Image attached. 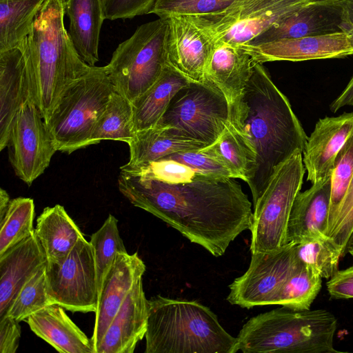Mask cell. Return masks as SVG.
Masks as SVG:
<instances>
[{
  "instance_id": "e0dca14e",
  "label": "cell",
  "mask_w": 353,
  "mask_h": 353,
  "mask_svg": "<svg viewBox=\"0 0 353 353\" xmlns=\"http://www.w3.org/2000/svg\"><path fill=\"white\" fill-rule=\"evenodd\" d=\"M145 265L137 252H119L104 280L95 312V323L91 341L97 350L112 319L128 294L142 279Z\"/></svg>"
},
{
  "instance_id": "ba28073f",
  "label": "cell",
  "mask_w": 353,
  "mask_h": 353,
  "mask_svg": "<svg viewBox=\"0 0 353 353\" xmlns=\"http://www.w3.org/2000/svg\"><path fill=\"white\" fill-rule=\"evenodd\" d=\"M305 172L299 150L276 169L254 207L250 230L251 253L272 252L288 244L289 217L294 199L301 189Z\"/></svg>"
},
{
  "instance_id": "ac0fdd59",
  "label": "cell",
  "mask_w": 353,
  "mask_h": 353,
  "mask_svg": "<svg viewBox=\"0 0 353 353\" xmlns=\"http://www.w3.org/2000/svg\"><path fill=\"white\" fill-rule=\"evenodd\" d=\"M353 132V112L319 119L303 152L307 180L312 184L331 176L336 157Z\"/></svg>"
},
{
  "instance_id": "9c48e42d",
  "label": "cell",
  "mask_w": 353,
  "mask_h": 353,
  "mask_svg": "<svg viewBox=\"0 0 353 353\" xmlns=\"http://www.w3.org/2000/svg\"><path fill=\"white\" fill-rule=\"evenodd\" d=\"M229 121L230 106L223 93L206 81H191L173 97L157 125L209 145Z\"/></svg>"
},
{
  "instance_id": "277c9868",
  "label": "cell",
  "mask_w": 353,
  "mask_h": 353,
  "mask_svg": "<svg viewBox=\"0 0 353 353\" xmlns=\"http://www.w3.org/2000/svg\"><path fill=\"white\" fill-rule=\"evenodd\" d=\"M145 353H236V337L195 301L157 295L148 300Z\"/></svg>"
},
{
  "instance_id": "d6986e66",
  "label": "cell",
  "mask_w": 353,
  "mask_h": 353,
  "mask_svg": "<svg viewBox=\"0 0 353 353\" xmlns=\"http://www.w3.org/2000/svg\"><path fill=\"white\" fill-rule=\"evenodd\" d=\"M32 90L21 46L0 52V150L7 147L10 128Z\"/></svg>"
},
{
  "instance_id": "74e56055",
  "label": "cell",
  "mask_w": 353,
  "mask_h": 353,
  "mask_svg": "<svg viewBox=\"0 0 353 353\" xmlns=\"http://www.w3.org/2000/svg\"><path fill=\"white\" fill-rule=\"evenodd\" d=\"M235 0H156L150 13L160 18L204 16L220 12Z\"/></svg>"
},
{
  "instance_id": "d6a6232c",
  "label": "cell",
  "mask_w": 353,
  "mask_h": 353,
  "mask_svg": "<svg viewBox=\"0 0 353 353\" xmlns=\"http://www.w3.org/2000/svg\"><path fill=\"white\" fill-rule=\"evenodd\" d=\"M33 199L17 197L10 200L0 218V255L34 233Z\"/></svg>"
},
{
  "instance_id": "1f68e13d",
  "label": "cell",
  "mask_w": 353,
  "mask_h": 353,
  "mask_svg": "<svg viewBox=\"0 0 353 353\" xmlns=\"http://www.w3.org/2000/svg\"><path fill=\"white\" fill-rule=\"evenodd\" d=\"M200 150L225 165L234 179L248 181L252 161L242 137L230 121L217 139Z\"/></svg>"
},
{
  "instance_id": "bcb514c9",
  "label": "cell",
  "mask_w": 353,
  "mask_h": 353,
  "mask_svg": "<svg viewBox=\"0 0 353 353\" xmlns=\"http://www.w3.org/2000/svg\"><path fill=\"white\" fill-rule=\"evenodd\" d=\"M10 196L3 188L0 190V218L4 214L10 201Z\"/></svg>"
},
{
  "instance_id": "8992f818",
  "label": "cell",
  "mask_w": 353,
  "mask_h": 353,
  "mask_svg": "<svg viewBox=\"0 0 353 353\" xmlns=\"http://www.w3.org/2000/svg\"><path fill=\"white\" fill-rule=\"evenodd\" d=\"M114 91L104 66L96 65L65 89L45 121L57 151L70 154L91 145L97 122Z\"/></svg>"
},
{
  "instance_id": "44dd1931",
  "label": "cell",
  "mask_w": 353,
  "mask_h": 353,
  "mask_svg": "<svg viewBox=\"0 0 353 353\" xmlns=\"http://www.w3.org/2000/svg\"><path fill=\"white\" fill-rule=\"evenodd\" d=\"M254 64L241 46L214 41L205 68V81L223 93L230 107L241 97Z\"/></svg>"
},
{
  "instance_id": "4fadbf2b",
  "label": "cell",
  "mask_w": 353,
  "mask_h": 353,
  "mask_svg": "<svg viewBox=\"0 0 353 353\" xmlns=\"http://www.w3.org/2000/svg\"><path fill=\"white\" fill-rule=\"evenodd\" d=\"M7 147L15 174L28 185L49 166L57 150L34 101L24 103L14 117Z\"/></svg>"
},
{
  "instance_id": "5bb4252c",
  "label": "cell",
  "mask_w": 353,
  "mask_h": 353,
  "mask_svg": "<svg viewBox=\"0 0 353 353\" xmlns=\"http://www.w3.org/2000/svg\"><path fill=\"white\" fill-rule=\"evenodd\" d=\"M168 19V62L190 81L204 82L205 65L214 41L192 16Z\"/></svg>"
},
{
  "instance_id": "7a4b0ae2",
  "label": "cell",
  "mask_w": 353,
  "mask_h": 353,
  "mask_svg": "<svg viewBox=\"0 0 353 353\" xmlns=\"http://www.w3.org/2000/svg\"><path fill=\"white\" fill-rule=\"evenodd\" d=\"M230 121L252 161L246 182L254 207L276 169L296 151L303 153L307 137L289 100L259 63H255L239 99L230 107Z\"/></svg>"
},
{
  "instance_id": "d4e9b609",
  "label": "cell",
  "mask_w": 353,
  "mask_h": 353,
  "mask_svg": "<svg viewBox=\"0 0 353 353\" xmlns=\"http://www.w3.org/2000/svg\"><path fill=\"white\" fill-rule=\"evenodd\" d=\"M68 34L80 57L90 66L99 61L101 26L105 20L101 0H65Z\"/></svg>"
},
{
  "instance_id": "6da1fadb",
  "label": "cell",
  "mask_w": 353,
  "mask_h": 353,
  "mask_svg": "<svg viewBox=\"0 0 353 353\" xmlns=\"http://www.w3.org/2000/svg\"><path fill=\"white\" fill-rule=\"evenodd\" d=\"M120 192L214 256L250 230L252 204L234 178L198 172L183 181L166 183L120 172Z\"/></svg>"
},
{
  "instance_id": "8d00e7d4",
  "label": "cell",
  "mask_w": 353,
  "mask_h": 353,
  "mask_svg": "<svg viewBox=\"0 0 353 353\" xmlns=\"http://www.w3.org/2000/svg\"><path fill=\"white\" fill-rule=\"evenodd\" d=\"M353 174V132L338 152L331 176V196L327 234L332 228L339 208Z\"/></svg>"
},
{
  "instance_id": "83f0119b",
  "label": "cell",
  "mask_w": 353,
  "mask_h": 353,
  "mask_svg": "<svg viewBox=\"0 0 353 353\" xmlns=\"http://www.w3.org/2000/svg\"><path fill=\"white\" fill-rule=\"evenodd\" d=\"M130 149L129 164H141L154 161L171 154L198 150L205 143L179 137L168 127L155 125L153 128L136 132L128 143Z\"/></svg>"
},
{
  "instance_id": "836d02e7",
  "label": "cell",
  "mask_w": 353,
  "mask_h": 353,
  "mask_svg": "<svg viewBox=\"0 0 353 353\" xmlns=\"http://www.w3.org/2000/svg\"><path fill=\"white\" fill-rule=\"evenodd\" d=\"M322 279L300 261L279 291L274 305L297 311L310 309L321 289Z\"/></svg>"
},
{
  "instance_id": "52a82bcc",
  "label": "cell",
  "mask_w": 353,
  "mask_h": 353,
  "mask_svg": "<svg viewBox=\"0 0 353 353\" xmlns=\"http://www.w3.org/2000/svg\"><path fill=\"white\" fill-rule=\"evenodd\" d=\"M168 18L141 25L118 46L104 66L114 91L131 103L158 80L168 64Z\"/></svg>"
},
{
  "instance_id": "e575fe53",
  "label": "cell",
  "mask_w": 353,
  "mask_h": 353,
  "mask_svg": "<svg viewBox=\"0 0 353 353\" xmlns=\"http://www.w3.org/2000/svg\"><path fill=\"white\" fill-rule=\"evenodd\" d=\"M117 223L118 220L112 214H109L101 228L90 237L99 297L116 254L119 252H127L119 234Z\"/></svg>"
},
{
  "instance_id": "3957f363",
  "label": "cell",
  "mask_w": 353,
  "mask_h": 353,
  "mask_svg": "<svg viewBox=\"0 0 353 353\" xmlns=\"http://www.w3.org/2000/svg\"><path fill=\"white\" fill-rule=\"evenodd\" d=\"M65 0H45L31 33L20 43L33 101L44 121L65 89L92 68L76 51L65 28Z\"/></svg>"
},
{
  "instance_id": "7bdbcfd3",
  "label": "cell",
  "mask_w": 353,
  "mask_h": 353,
  "mask_svg": "<svg viewBox=\"0 0 353 353\" xmlns=\"http://www.w3.org/2000/svg\"><path fill=\"white\" fill-rule=\"evenodd\" d=\"M21 334L19 321L8 315L0 317V353H15Z\"/></svg>"
},
{
  "instance_id": "484cf974",
  "label": "cell",
  "mask_w": 353,
  "mask_h": 353,
  "mask_svg": "<svg viewBox=\"0 0 353 353\" xmlns=\"http://www.w3.org/2000/svg\"><path fill=\"white\" fill-rule=\"evenodd\" d=\"M190 81L168 64L158 80L132 103L135 132L157 125L173 97Z\"/></svg>"
},
{
  "instance_id": "ab89813d",
  "label": "cell",
  "mask_w": 353,
  "mask_h": 353,
  "mask_svg": "<svg viewBox=\"0 0 353 353\" xmlns=\"http://www.w3.org/2000/svg\"><path fill=\"white\" fill-rule=\"evenodd\" d=\"M162 159L177 161L204 174L234 178L225 165L200 150L179 152Z\"/></svg>"
},
{
  "instance_id": "30bf717a",
  "label": "cell",
  "mask_w": 353,
  "mask_h": 353,
  "mask_svg": "<svg viewBox=\"0 0 353 353\" xmlns=\"http://www.w3.org/2000/svg\"><path fill=\"white\" fill-rule=\"evenodd\" d=\"M305 3L304 0H235L220 12L194 17L214 41L241 46Z\"/></svg>"
},
{
  "instance_id": "f1b7e54d",
  "label": "cell",
  "mask_w": 353,
  "mask_h": 353,
  "mask_svg": "<svg viewBox=\"0 0 353 353\" xmlns=\"http://www.w3.org/2000/svg\"><path fill=\"white\" fill-rule=\"evenodd\" d=\"M45 0H0V52L16 48L31 33Z\"/></svg>"
},
{
  "instance_id": "2e32d148",
  "label": "cell",
  "mask_w": 353,
  "mask_h": 353,
  "mask_svg": "<svg viewBox=\"0 0 353 353\" xmlns=\"http://www.w3.org/2000/svg\"><path fill=\"white\" fill-rule=\"evenodd\" d=\"M347 30L343 9L337 0L310 2L246 45L257 46L281 39L333 34Z\"/></svg>"
},
{
  "instance_id": "9a60e30c",
  "label": "cell",
  "mask_w": 353,
  "mask_h": 353,
  "mask_svg": "<svg viewBox=\"0 0 353 353\" xmlns=\"http://www.w3.org/2000/svg\"><path fill=\"white\" fill-rule=\"evenodd\" d=\"M255 63L343 58L353 55V46L346 31L285 39L257 46H241Z\"/></svg>"
},
{
  "instance_id": "4dcf8cb0",
  "label": "cell",
  "mask_w": 353,
  "mask_h": 353,
  "mask_svg": "<svg viewBox=\"0 0 353 353\" xmlns=\"http://www.w3.org/2000/svg\"><path fill=\"white\" fill-rule=\"evenodd\" d=\"M132 103L114 91L105 109L99 118L91 137L90 144L103 140L129 143L135 136Z\"/></svg>"
},
{
  "instance_id": "7dc6e473",
  "label": "cell",
  "mask_w": 353,
  "mask_h": 353,
  "mask_svg": "<svg viewBox=\"0 0 353 353\" xmlns=\"http://www.w3.org/2000/svg\"><path fill=\"white\" fill-rule=\"evenodd\" d=\"M349 35L350 40L351 41V43L353 46V28H350L346 30Z\"/></svg>"
},
{
  "instance_id": "f35d334b",
  "label": "cell",
  "mask_w": 353,
  "mask_h": 353,
  "mask_svg": "<svg viewBox=\"0 0 353 353\" xmlns=\"http://www.w3.org/2000/svg\"><path fill=\"white\" fill-rule=\"evenodd\" d=\"M327 235L341 245L345 254L353 239V174Z\"/></svg>"
},
{
  "instance_id": "60d3db41",
  "label": "cell",
  "mask_w": 353,
  "mask_h": 353,
  "mask_svg": "<svg viewBox=\"0 0 353 353\" xmlns=\"http://www.w3.org/2000/svg\"><path fill=\"white\" fill-rule=\"evenodd\" d=\"M156 0H101L104 19H132L150 14Z\"/></svg>"
},
{
  "instance_id": "cb8c5ba5",
  "label": "cell",
  "mask_w": 353,
  "mask_h": 353,
  "mask_svg": "<svg viewBox=\"0 0 353 353\" xmlns=\"http://www.w3.org/2000/svg\"><path fill=\"white\" fill-rule=\"evenodd\" d=\"M330 196L331 176L297 194L288 224V243L296 244L316 232L327 234Z\"/></svg>"
},
{
  "instance_id": "5b68a950",
  "label": "cell",
  "mask_w": 353,
  "mask_h": 353,
  "mask_svg": "<svg viewBox=\"0 0 353 353\" xmlns=\"http://www.w3.org/2000/svg\"><path fill=\"white\" fill-rule=\"evenodd\" d=\"M337 319L323 310H293L282 306L251 318L236 336L244 353H337Z\"/></svg>"
},
{
  "instance_id": "8fae6325",
  "label": "cell",
  "mask_w": 353,
  "mask_h": 353,
  "mask_svg": "<svg viewBox=\"0 0 353 353\" xmlns=\"http://www.w3.org/2000/svg\"><path fill=\"white\" fill-rule=\"evenodd\" d=\"M48 292L55 303L72 312H96L97 273L92 245L79 239L59 262H47Z\"/></svg>"
},
{
  "instance_id": "ee69618b",
  "label": "cell",
  "mask_w": 353,
  "mask_h": 353,
  "mask_svg": "<svg viewBox=\"0 0 353 353\" xmlns=\"http://www.w3.org/2000/svg\"><path fill=\"white\" fill-rule=\"evenodd\" d=\"M346 105H353V75L342 92L330 104V109L336 112Z\"/></svg>"
},
{
  "instance_id": "7402d4cb",
  "label": "cell",
  "mask_w": 353,
  "mask_h": 353,
  "mask_svg": "<svg viewBox=\"0 0 353 353\" xmlns=\"http://www.w3.org/2000/svg\"><path fill=\"white\" fill-rule=\"evenodd\" d=\"M46 263L35 233L0 255V317L6 314L26 281Z\"/></svg>"
},
{
  "instance_id": "ffe728a7",
  "label": "cell",
  "mask_w": 353,
  "mask_h": 353,
  "mask_svg": "<svg viewBox=\"0 0 353 353\" xmlns=\"http://www.w3.org/2000/svg\"><path fill=\"white\" fill-rule=\"evenodd\" d=\"M148 316V300L139 281L109 325L97 353H132L145 337Z\"/></svg>"
},
{
  "instance_id": "b9f144b4",
  "label": "cell",
  "mask_w": 353,
  "mask_h": 353,
  "mask_svg": "<svg viewBox=\"0 0 353 353\" xmlns=\"http://www.w3.org/2000/svg\"><path fill=\"white\" fill-rule=\"evenodd\" d=\"M327 290L335 299H353V265L339 270L327 282Z\"/></svg>"
},
{
  "instance_id": "d590c367",
  "label": "cell",
  "mask_w": 353,
  "mask_h": 353,
  "mask_svg": "<svg viewBox=\"0 0 353 353\" xmlns=\"http://www.w3.org/2000/svg\"><path fill=\"white\" fill-rule=\"evenodd\" d=\"M46 264L41 267L23 285L6 315L19 322L25 321L46 306L55 304L48 292Z\"/></svg>"
},
{
  "instance_id": "603a6c76",
  "label": "cell",
  "mask_w": 353,
  "mask_h": 353,
  "mask_svg": "<svg viewBox=\"0 0 353 353\" xmlns=\"http://www.w3.org/2000/svg\"><path fill=\"white\" fill-rule=\"evenodd\" d=\"M25 321L37 336L61 353H95L91 339L59 304L46 306Z\"/></svg>"
},
{
  "instance_id": "681fc988",
  "label": "cell",
  "mask_w": 353,
  "mask_h": 353,
  "mask_svg": "<svg viewBox=\"0 0 353 353\" xmlns=\"http://www.w3.org/2000/svg\"><path fill=\"white\" fill-rule=\"evenodd\" d=\"M306 3L310 2H314V1H327V0H304Z\"/></svg>"
},
{
  "instance_id": "7c38bea8",
  "label": "cell",
  "mask_w": 353,
  "mask_h": 353,
  "mask_svg": "<svg viewBox=\"0 0 353 353\" xmlns=\"http://www.w3.org/2000/svg\"><path fill=\"white\" fill-rule=\"evenodd\" d=\"M296 244L272 252L251 253L247 271L230 285L227 301L243 308L274 305L285 282L299 266Z\"/></svg>"
},
{
  "instance_id": "c3c4849f",
  "label": "cell",
  "mask_w": 353,
  "mask_h": 353,
  "mask_svg": "<svg viewBox=\"0 0 353 353\" xmlns=\"http://www.w3.org/2000/svg\"><path fill=\"white\" fill-rule=\"evenodd\" d=\"M347 251L350 255L353 257V239L347 248Z\"/></svg>"
},
{
  "instance_id": "f6af8a7d",
  "label": "cell",
  "mask_w": 353,
  "mask_h": 353,
  "mask_svg": "<svg viewBox=\"0 0 353 353\" xmlns=\"http://www.w3.org/2000/svg\"><path fill=\"white\" fill-rule=\"evenodd\" d=\"M341 5L347 29L353 28V0H337Z\"/></svg>"
},
{
  "instance_id": "f546056e",
  "label": "cell",
  "mask_w": 353,
  "mask_h": 353,
  "mask_svg": "<svg viewBox=\"0 0 353 353\" xmlns=\"http://www.w3.org/2000/svg\"><path fill=\"white\" fill-rule=\"evenodd\" d=\"M299 260L322 279H330L338 270L344 255L343 248L335 240L321 232L311 233L296 244Z\"/></svg>"
},
{
  "instance_id": "4316f807",
  "label": "cell",
  "mask_w": 353,
  "mask_h": 353,
  "mask_svg": "<svg viewBox=\"0 0 353 353\" xmlns=\"http://www.w3.org/2000/svg\"><path fill=\"white\" fill-rule=\"evenodd\" d=\"M34 233L47 262H59L72 250L83 234L63 206L47 207L37 219Z\"/></svg>"
}]
</instances>
